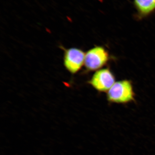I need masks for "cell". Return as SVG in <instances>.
I'll return each instance as SVG.
<instances>
[{"label": "cell", "instance_id": "obj_1", "mask_svg": "<svg viewBox=\"0 0 155 155\" xmlns=\"http://www.w3.org/2000/svg\"><path fill=\"white\" fill-rule=\"evenodd\" d=\"M107 97L110 103L124 104L134 101L135 94L132 82L126 79L116 81L107 92Z\"/></svg>", "mask_w": 155, "mask_h": 155}, {"label": "cell", "instance_id": "obj_2", "mask_svg": "<svg viewBox=\"0 0 155 155\" xmlns=\"http://www.w3.org/2000/svg\"><path fill=\"white\" fill-rule=\"evenodd\" d=\"M110 59L108 51L102 46H97L85 53L84 66L87 71H97L106 66Z\"/></svg>", "mask_w": 155, "mask_h": 155}, {"label": "cell", "instance_id": "obj_3", "mask_svg": "<svg viewBox=\"0 0 155 155\" xmlns=\"http://www.w3.org/2000/svg\"><path fill=\"white\" fill-rule=\"evenodd\" d=\"M116 78L109 68L97 70L89 81L93 87L100 92H107L116 82Z\"/></svg>", "mask_w": 155, "mask_h": 155}, {"label": "cell", "instance_id": "obj_4", "mask_svg": "<svg viewBox=\"0 0 155 155\" xmlns=\"http://www.w3.org/2000/svg\"><path fill=\"white\" fill-rule=\"evenodd\" d=\"M85 54L78 48H70L65 50L64 65L66 69L72 74L78 72L84 65Z\"/></svg>", "mask_w": 155, "mask_h": 155}, {"label": "cell", "instance_id": "obj_5", "mask_svg": "<svg viewBox=\"0 0 155 155\" xmlns=\"http://www.w3.org/2000/svg\"><path fill=\"white\" fill-rule=\"evenodd\" d=\"M136 13L134 17L138 21L150 17L155 12V0H133Z\"/></svg>", "mask_w": 155, "mask_h": 155}]
</instances>
